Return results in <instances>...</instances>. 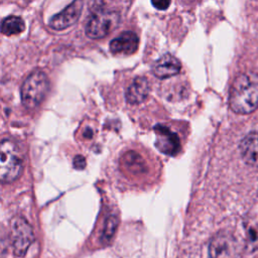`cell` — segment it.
<instances>
[{"instance_id":"cell-1","label":"cell","mask_w":258,"mask_h":258,"mask_svg":"<svg viewBox=\"0 0 258 258\" xmlns=\"http://www.w3.org/2000/svg\"><path fill=\"white\" fill-rule=\"evenodd\" d=\"M230 108L238 114H249L258 108V74L243 73L232 84Z\"/></svg>"},{"instance_id":"cell-2","label":"cell","mask_w":258,"mask_h":258,"mask_svg":"<svg viewBox=\"0 0 258 258\" xmlns=\"http://www.w3.org/2000/svg\"><path fill=\"white\" fill-rule=\"evenodd\" d=\"M22 171V156L18 146L11 140L0 142V181L11 182Z\"/></svg>"},{"instance_id":"cell-3","label":"cell","mask_w":258,"mask_h":258,"mask_svg":"<svg viewBox=\"0 0 258 258\" xmlns=\"http://www.w3.org/2000/svg\"><path fill=\"white\" fill-rule=\"evenodd\" d=\"M48 91V80L43 72L31 73L21 87V100L28 109L37 107L45 98Z\"/></svg>"},{"instance_id":"cell-4","label":"cell","mask_w":258,"mask_h":258,"mask_svg":"<svg viewBox=\"0 0 258 258\" xmlns=\"http://www.w3.org/2000/svg\"><path fill=\"white\" fill-rule=\"evenodd\" d=\"M120 21L116 11L99 10L92 14L86 25V34L92 39H100L115 29Z\"/></svg>"},{"instance_id":"cell-5","label":"cell","mask_w":258,"mask_h":258,"mask_svg":"<svg viewBox=\"0 0 258 258\" xmlns=\"http://www.w3.org/2000/svg\"><path fill=\"white\" fill-rule=\"evenodd\" d=\"M10 238L14 254L18 257L24 256L29 246L34 241L32 228L24 218L15 216L11 220Z\"/></svg>"},{"instance_id":"cell-6","label":"cell","mask_w":258,"mask_h":258,"mask_svg":"<svg viewBox=\"0 0 258 258\" xmlns=\"http://www.w3.org/2000/svg\"><path fill=\"white\" fill-rule=\"evenodd\" d=\"M210 258H236L237 242L235 238L227 233L216 234L209 245Z\"/></svg>"},{"instance_id":"cell-7","label":"cell","mask_w":258,"mask_h":258,"mask_svg":"<svg viewBox=\"0 0 258 258\" xmlns=\"http://www.w3.org/2000/svg\"><path fill=\"white\" fill-rule=\"evenodd\" d=\"M83 9V0H74L70 5H68L62 11L53 15L49 21L48 25L54 30H62L74 23L79 19Z\"/></svg>"},{"instance_id":"cell-8","label":"cell","mask_w":258,"mask_h":258,"mask_svg":"<svg viewBox=\"0 0 258 258\" xmlns=\"http://www.w3.org/2000/svg\"><path fill=\"white\" fill-rule=\"evenodd\" d=\"M156 132V146L157 148L167 154L175 155L180 148V143L177 135L171 132L167 127L162 125H157L154 127Z\"/></svg>"},{"instance_id":"cell-9","label":"cell","mask_w":258,"mask_h":258,"mask_svg":"<svg viewBox=\"0 0 258 258\" xmlns=\"http://www.w3.org/2000/svg\"><path fill=\"white\" fill-rule=\"evenodd\" d=\"M139 44L138 36L132 31H126L110 42V50L114 54H132Z\"/></svg>"},{"instance_id":"cell-10","label":"cell","mask_w":258,"mask_h":258,"mask_svg":"<svg viewBox=\"0 0 258 258\" xmlns=\"http://www.w3.org/2000/svg\"><path fill=\"white\" fill-rule=\"evenodd\" d=\"M180 69L181 64L179 60L169 53H166L162 55L159 59H157L152 68L153 74L160 79L174 76L179 73Z\"/></svg>"},{"instance_id":"cell-11","label":"cell","mask_w":258,"mask_h":258,"mask_svg":"<svg viewBox=\"0 0 258 258\" xmlns=\"http://www.w3.org/2000/svg\"><path fill=\"white\" fill-rule=\"evenodd\" d=\"M240 152L246 163L258 166V130L250 132L242 139Z\"/></svg>"},{"instance_id":"cell-12","label":"cell","mask_w":258,"mask_h":258,"mask_svg":"<svg viewBox=\"0 0 258 258\" xmlns=\"http://www.w3.org/2000/svg\"><path fill=\"white\" fill-rule=\"evenodd\" d=\"M149 93V84L143 77H137L129 86L126 92V100L130 104L143 102Z\"/></svg>"},{"instance_id":"cell-13","label":"cell","mask_w":258,"mask_h":258,"mask_svg":"<svg viewBox=\"0 0 258 258\" xmlns=\"http://www.w3.org/2000/svg\"><path fill=\"white\" fill-rule=\"evenodd\" d=\"M25 28L24 21L21 17L18 16H9L5 18L0 26L1 32L5 35H13V34H18L22 32Z\"/></svg>"},{"instance_id":"cell-14","label":"cell","mask_w":258,"mask_h":258,"mask_svg":"<svg viewBox=\"0 0 258 258\" xmlns=\"http://www.w3.org/2000/svg\"><path fill=\"white\" fill-rule=\"evenodd\" d=\"M124 161L126 166L131 169L133 172L136 171H143L144 170V163L142 161V158L135 152H128L125 156H124Z\"/></svg>"},{"instance_id":"cell-15","label":"cell","mask_w":258,"mask_h":258,"mask_svg":"<svg viewBox=\"0 0 258 258\" xmlns=\"http://www.w3.org/2000/svg\"><path fill=\"white\" fill-rule=\"evenodd\" d=\"M117 227V219L114 216H111L107 219L106 224H105V228H104V232L102 235V240L106 243L109 242L112 238V236L115 233Z\"/></svg>"},{"instance_id":"cell-16","label":"cell","mask_w":258,"mask_h":258,"mask_svg":"<svg viewBox=\"0 0 258 258\" xmlns=\"http://www.w3.org/2000/svg\"><path fill=\"white\" fill-rule=\"evenodd\" d=\"M152 5L159 10H165L170 5V0H151Z\"/></svg>"},{"instance_id":"cell-17","label":"cell","mask_w":258,"mask_h":258,"mask_svg":"<svg viewBox=\"0 0 258 258\" xmlns=\"http://www.w3.org/2000/svg\"><path fill=\"white\" fill-rule=\"evenodd\" d=\"M74 166L78 169H83L86 166V160L84 158V156L82 155H77L74 158Z\"/></svg>"},{"instance_id":"cell-18","label":"cell","mask_w":258,"mask_h":258,"mask_svg":"<svg viewBox=\"0 0 258 258\" xmlns=\"http://www.w3.org/2000/svg\"><path fill=\"white\" fill-rule=\"evenodd\" d=\"M6 243H7V239H6L4 229L0 228V254L3 253L4 250L6 249Z\"/></svg>"}]
</instances>
